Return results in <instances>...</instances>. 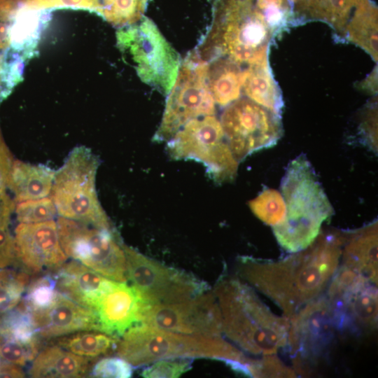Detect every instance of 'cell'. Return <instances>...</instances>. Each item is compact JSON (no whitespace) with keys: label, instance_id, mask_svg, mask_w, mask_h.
Masks as SVG:
<instances>
[{"label":"cell","instance_id":"obj_32","mask_svg":"<svg viewBox=\"0 0 378 378\" xmlns=\"http://www.w3.org/2000/svg\"><path fill=\"white\" fill-rule=\"evenodd\" d=\"M56 285L54 274L39 276L28 285L22 302L30 312L48 307L56 295Z\"/></svg>","mask_w":378,"mask_h":378},{"label":"cell","instance_id":"obj_30","mask_svg":"<svg viewBox=\"0 0 378 378\" xmlns=\"http://www.w3.org/2000/svg\"><path fill=\"white\" fill-rule=\"evenodd\" d=\"M25 271L0 269V315L19 304L29 282Z\"/></svg>","mask_w":378,"mask_h":378},{"label":"cell","instance_id":"obj_33","mask_svg":"<svg viewBox=\"0 0 378 378\" xmlns=\"http://www.w3.org/2000/svg\"><path fill=\"white\" fill-rule=\"evenodd\" d=\"M15 210L17 220L20 223H38L53 220L57 214L50 197L18 202Z\"/></svg>","mask_w":378,"mask_h":378},{"label":"cell","instance_id":"obj_4","mask_svg":"<svg viewBox=\"0 0 378 378\" xmlns=\"http://www.w3.org/2000/svg\"><path fill=\"white\" fill-rule=\"evenodd\" d=\"M271 34L252 0H217L211 28L195 50L206 62L225 57L251 66L267 61Z\"/></svg>","mask_w":378,"mask_h":378},{"label":"cell","instance_id":"obj_18","mask_svg":"<svg viewBox=\"0 0 378 378\" xmlns=\"http://www.w3.org/2000/svg\"><path fill=\"white\" fill-rule=\"evenodd\" d=\"M141 304L132 286L125 282L115 281L94 310L101 332L121 337L126 330L139 323Z\"/></svg>","mask_w":378,"mask_h":378},{"label":"cell","instance_id":"obj_11","mask_svg":"<svg viewBox=\"0 0 378 378\" xmlns=\"http://www.w3.org/2000/svg\"><path fill=\"white\" fill-rule=\"evenodd\" d=\"M127 279L144 304L183 302L208 291L193 275L169 267L122 244Z\"/></svg>","mask_w":378,"mask_h":378},{"label":"cell","instance_id":"obj_14","mask_svg":"<svg viewBox=\"0 0 378 378\" xmlns=\"http://www.w3.org/2000/svg\"><path fill=\"white\" fill-rule=\"evenodd\" d=\"M159 330L192 335L220 337L222 318L214 292L167 304H141L139 323Z\"/></svg>","mask_w":378,"mask_h":378},{"label":"cell","instance_id":"obj_35","mask_svg":"<svg viewBox=\"0 0 378 378\" xmlns=\"http://www.w3.org/2000/svg\"><path fill=\"white\" fill-rule=\"evenodd\" d=\"M247 369L248 377H296L295 372L274 354L265 355L258 360L251 359Z\"/></svg>","mask_w":378,"mask_h":378},{"label":"cell","instance_id":"obj_21","mask_svg":"<svg viewBox=\"0 0 378 378\" xmlns=\"http://www.w3.org/2000/svg\"><path fill=\"white\" fill-rule=\"evenodd\" d=\"M50 12L27 6L15 9L10 20L8 49L26 62L35 57L42 33L50 20Z\"/></svg>","mask_w":378,"mask_h":378},{"label":"cell","instance_id":"obj_39","mask_svg":"<svg viewBox=\"0 0 378 378\" xmlns=\"http://www.w3.org/2000/svg\"><path fill=\"white\" fill-rule=\"evenodd\" d=\"M24 372L19 365L0 361V377H24Z\"/></svg>","mask_w":378,"mask_h":378},{"label":"cell","instance_id":"obj_8","mask_svg":"<svg viewBox=\"0 0 378 378\" xmlns=\"http://www.w3.org/2000/svg\"><path fill=\"white\" fill-rule=\"evenodd\" d=\"M167 151L175 160L201 162L216 183L232 182L236 177L239 162L226 141L220 120L214 115L187 122L167 141Z\"/></svg>","mask_w":378,"mask_h":378},{"label":"cell","instance_id":"obj_2","mask_svg":"<svg viewBox=\"0 0 378 378\" xmlns=\"http://www.w3.org/2000/svg\"><path fill=\"white\" fill-rule=\"evenodd\" d=\"M213 292L220 311L223 334L242 350L265 356L286 346L289 319L274 314L247 284L237 278L222 276Z\"/></svg>","mask_w":378,"mask_h":378},{"label":"cell","instance_id":"obj_28","mask_svg":"<svg viewBox=\"0 0 378 378\" xmlns=\"http://www.w3.org/2000/svg\"><path fill=\"white\" fill-rule=\"evenodd\" d=\"M148 0H99V15L120 28L139 21L146 9Z\"/></svg>","mask_w":378,"mask_h":378},{"label":"cell","instance_id":"obj_37","mask_svg":"<svg viewBox=\"0 0 378 378\" xmlns=\"http://www.w3.org/2000/svg\"><path fill=\"white\" fill-rule=\"evenodd\" d=\"M132 373V365L120 357L102 358L93 365L91 372L94 377L128 378Z\"/></svg>","mask_w":378,"mask_h":378},{"label":"cell","instance_id":"obj_16","mask_svg":"<svg viewBox=\"0 0 378 378\" xmlns=\"http://www.w3.org/2000/svg\"><path fill=\"white\" fill-rule=\"evenodd\" d=\"M17 262L28 274H54L65 262L57 222L20 223L15 230Z\"/></svg>","mask_w":378,"mask_h":378},{"label":"cell","instance_id":"obj_13","mask_svg":"<svg viewBox=\"0 0 378 378\" xmlns=\"http://www.w3.org/2000/svg\"><path fill=\"white\" fill-rule=\"evenodd\" d=\"M377 285L363 276L339 265L326 294L332 306L337 329L363 333L377 328Z\"/></svg>","mask_w":378,"mask_h":378},{"label":"cell","instance_id":"obj_19","mask_svg":"<svg viewBox=\"0 0 378 378\" xmlns=\"http://www.w3.org/2000/svg\"><path fill=\"white\" fill-rule=\"evenodd\" d=\"M54 276L57 290L94 311L102 296L115 281L76 260L65 262Z\"/></svg>","mask_w":378,"mask_h":378},{"label":"cell","instance_id":"obj_6","mask_svg":"<svg viewBox=\"0 0 378 378\" xmlns=\"http://www.w3.org/2000/svg\"><path fill=\"white\" fill-rule=\"evenodd\" d=\"M99 165L98 157L90 149L74 148L55 171L50 197L59 216L114 230L96 190Z\"/></svg>","mask_w":378,"mask_h":378},{"label":"cell","instance_id":"obj_31","mask_svg":"<svg viewBox=\"0 0 378 378\" xmlns=\"http://www.w3.org/2000/svg\"><path fill=\"white\" fill-rule=\"evenodd\" d=\"M15 204L7 192L0 196V269L17 262L15 239L9 228Z\"/></svg>","mask_w":378,"mask_h":378},{"label":"cell","instance_id":"obj_9","mask_svg":"<svg viewBox=\"0 0 378 378\" xmlns=\"http://www.w3.org/2000/svg\"><path fill=\"white\" fill-rule=\"evenodd\" d=\"M208 62L195 50L181 63L176 80L168 94L160 126L153 140H170L189 121L214 115L216 103L207 84Z\"/></svg>","mask_w":378,"mask_h":378},{"label":"cell","instance_id":"obj_23","mask_svg":"<svg viewBox=\"0 0 378 378\" xmlns=\"http://www.w3.org/2000/svg\"><path fill=\"white\" fill-rule=\"evenodd\" d=\"M55 170L43 164L13 161L8 188L15 203L40 199L50 195Z\"/></svg>","mask_w":378,"mask_h":378},{"label":"cell","instance_id":"obj_7","mask_svg":"<svg viewBox=\"0 0 378 378\" xmlns=\"http://www.w3.org/2000/svg\"><path fill=\"white\" fill-rule=\"evenodd\" d=\"M116 39L124 58L132 64L140 79L168 95L176 80L181 60L155 24L143 17L120 28Z\"/></svg>","mask_w":378,"mask_h":378},{"label":"cell","instance_id":"obj_22","mask_svg":"<svg viewBox=\"0 0 378 378\" xmlns=\"http://www.w3.org/2000/svg\"><path fill=\"white\" fill-rule=\"evenodd\" d=\"M92 363L91 358L76 355L56 344L36 355L29 374L31 377H83L90 373Z\"/></svg>","mask_w":378,"mask_h":378},{"label":"cell","instance_id":"obj_36","mask_svg":"<svg viewBox=\"0 0 378 378\" xmlns=\"http://www.w3.org/2000/svg\"><path fill=\"white\" fill-rule=\"evenodd\" d=\"M192 359H163L150 363L141 372L146 378L179 377L192 368Z\"/></svg>","mask_w":378,"mask_h":378},{"label":"cell","instance_id":"obj_17","mask_svg":"<svg viewBox=\"0 0 378 378\" xmlns=\"http://www.w3.org/2000/svg\"><path fill=\"white\" fill-rule=\"evenodd\" d=\"M40 337H58L83 330L100 331L95 311L76 302L58 290L46 308L31 312Z\"/></svg>","mask_w":378,"mask_h":378},{"label":"cell","instance_id":"obj_25","mask_svg":"<svg viewBox=\"0 0 378 378\" xmlns=\"http://www.w3.org/2000/svg\"><path fill=\"white\" fill-rule=\"evenodd\" d=\"M242 88L247 98L279 116L283 102L267 61L248 66L243 71Z\"/></svg>","mask_w":378,"mask_h":378},{"label":"cell","instance_id":"obj_24","mask_svg":"<svg viewBox=\"0 0 378 378\" xmlns=\"http://www.w3.org/2000/svg\"><path fill=\"white\" fill-rule=\"evenodd\" d=\"M207 62V84L212 97L219 106H227L239 98L243 71L239 64L225 57H216Z\"/></svg>","mask_w":378,"mask_h":378},{"label":"cell","instance_id":"obj_27","mask_svg":"<svg viewBox=\"0 0 378 378\" xmlns=\"http://www.w3.org/2000/svg\"><path fill=\"white\" fill-rule=\"evenodd\" d=\"M119 339L105 332L83 330L61 336L56 344L76 355L95 358L116 347Z\"/></svg>","mask_w":378,"mask_h":378},{"label":"cell","instance_id":"obj_5","mask_svg":"<svg viewBox=\"0 0 378 378\" xmlns=\"http://www.w3.org/2000/svg\"><path fill=\"white\" fill-rule=\"evenodd\" d=\"M116 351L119 357L135 367L163 359L210 358L223 361L231 368L251 360L222 336L177 333L141 323L125 331Z\"/></svg>","mask_w":378,"mask_h":378},{"label":"cell","instance_id":"obj_34","mask_svg":"<svg viewBox=\"0 0 378 378\" xmlns=\"http://www.w3.org/2000/svg\"><path fill=\"white\" fill-rule=\"evenodd\" d=\"M39 340L22 342L13 340H0V359L2 361L24 366L38 354Z\"/></svg>","mask_w":378,"mask_h":378},{"label":"cell","instance_id":"obj_38","mask_svg":"<svg viewBox=\"0 0 378 378\" xmlns=\"http://www.w3.org/2000/svg\"><path fill=\"white\" fill-rule=\"evenodd\" d=\"M13 161L0 131V196L6 192Z\"/></svg>","mask_w":378,"mask_h":378},{"label":"cell","instance_id":"obj_29","mask_svg":"<svg viewBox=\"0 0 378 378\" xmlns=\"http://www.w3.org/2000/svg\"><path fill=\"white\" fill-rule=\"evenodd\" d=\"M253 214L264 223L274 226L285 218L286 206L281 193L275 189L265 188L248 202Z\"/></svg>","mask_w":378,"mask_h":378},{"label":"cell","instance_id":"obj_20","mask_svg":"<svg viewBox=\"0 0 378 378\" xmlns=\"http://www.w3.org/2000/svg\"><path fill=\"white\" fill-rule=\"evenodd\" d=\"M377 222L345 232L342 249V266L377 284Z\"/></svg>","mask_w":378,"mask_h":378},{"label":"cell","instance_id":"obj_12","mask_svg":"<svg viewBox=\"0 0 378 378\" xmlns=\"http://www.w3.org/2000/svg\"><path fill=\"white\" fill-rule=\"evenodd\" d=\"M220 122L226 141L239 162L275 145L283 132L279 115L247 97L227 105Z\"/></svg>","mask_w":378,"mask_h":378},{"label":"cell","instance_id":"obj_1","mask_svg":"<svg viewBox=\"0 0 378 378\" xmlns=\"http://www.w3.org/2000/svg\"><path fill=\"white\" fill-rule=\"evenodd\" d=\"M344 239L345 232L321 234L306 249L279 260L240 257L237 272L289 319L329 285L340 265Z\"/></svg>","mask_w":378,"mask_h":378},{"label":"cell","instance_id":"obj_3","mask_svg":"<svg viewBox=\"0 0 378 378\" xmlns=\"http://www.w3.org/2000/svg\"><path fill=\"white\" fill-rule=\"evenodd\" d=\"M286 214L272 227L280 246L288 252L306 249L318 237L333 208L307 157L301 154L288 165L281 182Z\"/></svg>","mask_w":378,"mask_h":378},{"label":"cell","instance_id":"obj_26","mask_svg":"<svg viewBox=\"0 0 378 378\" xmlns=\"http://www.w3.org/2000/svg\"><path fill=\"white\" fill-rule=\"evenodd\" d=\"M344 33L377 60V10L369 0H362L356 6Z\"/></svg>","mask_w":378,"mask_h":378},{"label":"cell","instance_id":"obj_15","mask_svg":"<svg viewBox=\"0 0 378 378\" xmlns=\"http://www.w3.org/2000/svg\"><path fill=\"white\" fill-rule=\"evenodd\" d=\"M286 346L299 371L302 362H314L330 343L336 329L332 306L325 295L309 302L289 318Z\"/></svg>","mask_w":378,"mask_h":378},{"label":"cell","instance_id":"obj_41","mask_svg":"<svg viewBox=\"0 0 378 378\" xmlns=\"http://www.w3.org/2000/svg\"><path fill=\"white\" fill-rule=\"evenodd\" d=\"M1 360V359H0ZM1 361V360H0Z\"/></svg>","mask_w":378,"mask_h":378},{"label":"cell","instance_id":"obj_10","mask_svg":"<svg viewBox=\"0 0 378 378\" xmlns=\"http://www.w3.org/2000/svg\"><path fill=\"white\" fill-rule=\"evenodd\" d=\"M59 241L65 254L102 276L125 282L126 258L115 230L98 228L59 216Z\"/></svg>","mask_w":378,"mask_h":378},{"label":"cell","instance_id":"obj_40","mask_svg":"<svg viewBox=\"0 0 378 378\" xmlns=\"http://www.w3.org/2000/svg\"><path fill=\"white\" fill-rule=\"evenodd\" d=\"M7 84L5 59L2 53L0 55V102L10 93Z\"/></svg>","mask_w":378,"mask_h":378}]
</instances>
